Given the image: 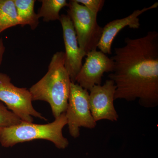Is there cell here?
Returning a JSON list of instances; mask_svg holds the SVG:
<instances>
[{
  "mask_svg": "<svg viewBox=\"0 0 158 158\" xmlns=\"http://www.w3.org/2000/svg\"><path fill=\"white\" fill-rule=\"evenodd\" d=\"M22 121L18 116L8 110L3 103L0 102V130L17 125Z\"/></svg>",
  "mask_w": 158,
  "mask_h": 158,
  "instance_id": "14",
  "label": "cell"
},
{
  "mask_svg": "<svg viewBox=\"0 0 158 158\" xmlns=\"http://www.w3.org/2000/svg\"><path fill=\"white\" fill-rule=\"evenodd\" d=\"M114 62L102 52L97 50L86 55L85 62L76 79V83L89 91L95 85H101L105 73H112Z\"/></svg>",
  "mask_w": 158,
  "mask_h": 158,
  "instance_id": "7",
  "label": "cell"
},
{
  "mask_svg": "<svg viewBox=\"0 0 158 158\" xmlns=\"http://www.w3.org/2000/svg\"><path fill=\"white\" fill-rule=\"evenodd\" d=\"M77 2L85 6L94 14L97 15L101 11L104 6L105 1L103 0H75Z\"/></svg>",
  "mask_w": 158,
  "mask_h": 158,
  "instance_id": "15",
  "label": "cell"
},
{
  "mask_svg": "<svg viewBox=\"0 0 158 158\" xmlns=\"http://www.w3.org/2000/svg\"><path fill=\"white\" fill-rule=\"evenodd\" d=\"M20 25H28L32 30H35L39 24L37 14L34 11L35 0H13Z\"/></svg>",
  "mask_w": 158,
  "mask_h": 158,
  "instance_id": "11",
  "label": "cell"
},
{
  "mask_svg": "<svg viewBox=\"0 0 158 158\" xmlns=\"http://www.w3.org/2000/svg\"><path fill=\"white\" fill-rule=\"evenodd\" d=\"M20 25L13 0H0V35L5 30Z\"/></svg>",
  "mask_w": 158,
  "mask_h": 158,
  "instance_id": "12",
  "label": "cell"
},
{
  "mask_svg": "<svg viewBox=\"0 0 158 158\" xmlns=\"http://www.w3.org/2000/svg\"><path fill=\"white\" fill-rule=\"evenodd\" d=\"M71 83L65 66V53L60 51L54 54L45 75L29 90L33 101L48 103L56 118L66 112Z\"/></svg>",
  "mask_w": 158,
  "mask_h": 158,
  "instance_id": "2",
  "label": "cell"
},
{
  "mask_svg": "<svg viewBox=\"0 0 158 158\" xmlns=\"http://www.w3.org/2000/svg\"><path fill=\"white\" fill-rule=\"evenodd\" d=\"M68 8V15L73 23L79 47L86 56L97 50L103 27L98 23L97 15L75 0L69 1Z\"/></svg>",
  "mask_w": 158,
  "mask_h": 158,
  "instance_id": "4",
  "label": "cell"
},
{
  "mask_svg": "<svg viewBox=\"0 0 158 158\" xmlns=\"http://www.w3.org/2000/svg\"><path fill=\"white\" fill-rule=\"evenodd\" d=\"M65 116L69 134L74 138L80 136L81 127L92 129L96 126L90 112L89 92L77 83L71 84Z\"/></svg>",
  "mask_w": 158,
  "mask_h": 158,
  "instance_id": "6",
  "label": "cell"
},
{
  "mask_svg": "<svg viewBox=\"0 0 158 158\" xmlns=\"http://www.w3.org/2000/svg\"><path fill=\"white\" fill-rule=\"evenodd\" d=\"M41 7L37 13L38 18H42L44 21L48 22L59 20V12L62 8L68 7L66 0H41Z\"/></svg>",
  "mask_w": 158,
  "mask_h": 158,
  "instance_id": "13",
  "label": "cell"
},
{
  "mask_svg": "<svg viewBox=\"0 0 158 158\" xmlns=\"http://www.w3.org/2000/svg\"><path fill=\"white\" fill-rule=\"evenodd\" d=\"M6 50V47L4 44L2 38H0V65L2 62L3 56Z\"/></svg>",
  "mask_w": 158,
  "mask_h": 158,
  "instance_id": "16",
  "label": "cell"
},
{
  "mask_svg": "<svg viewBox=\"0 0 158 158\" xmlns=\"http://www.w3.org/2000/svg\"><path fill=\"white\" fill-rule=\"evenodd\" d=\"M67 124L65 112L48 124L22 121L17 125L0 130V144L3 147L8 148L26 141L43 139L52 142L59 149H65L69 142L63 136L62 129Z\"/></svg>",
  "mask_w": 158,
  "mask_h": 158,
  "instance_id": "3",
  "label": "cell"
},
{
  "mask_svg": "<svg viewBox=\"0 0 158 158\" xmlns=\"http://www.w3.org/2000/svg\"><path fill=\"white\" fill-rule=\"evenodd\" d=\"M158 7V2H156L149 7L135 10L127 17L114 20L108 23L103 27L101 37L97 48L106 55L112 54V43L118 33L126 27L131 29H139L141 24L138 17L144 12L156 9Z\"/></svg>",
  "mask_w": 158,
  "mask_h": 158,
  "instance_id": "10",
  "label": "cell"
},
{
  "mask_svg": "<svg viewBox=\"0 0 158 158\" xmlns=\"http://www.w3.org/2000/svg\"><path fill=\"white\" fill-rule=\"evenodd\" d=\"M112 57L114 70L109 77L116 86L114 100H138L141 106H158V33L139 38L127 37Z\"/></svg>",
  "mask_w": 158,
  "mask_h": 158,
  "instance_id": "1",
  "label": "cell"
},
{
  "mask_svg": "<svg viewBox=\"0 0 158 158\" xmlns=\"http://www.w3.org/2000/svg\"><path fill=\"white\" fill-rule=\"evenodd\" d=\"M116 89L115 83L109 79L104 85H95L89 90L90 112L95 122L103 119L112 122L118 120L114 105Z\"/></svg>",
  "mask_w": 158,
  "mask_h": 158,
  "instance_id": "8",
  "label": "cell"
},
{
  "mask_svg": "<svg viewBox=\"0 0 158 158\" xmlns=\"http://www.w3.org/2000/svg\"><path fill=\"white\" fill-rule=\"evenodd\" d=\"M0 101L23 122H33L32 116L47 120L34 109L30 90L15 86L9 76L2 73H0Z\"/></svg>",
  "mask_w": 158,
  "mask_h": 158,
  "instance_id": "5",
  "label": "cell"
},
{
  "mask_svg": "<svg viewBox=\"0 0 158 158\" xmlns=\"http://www.w3.org/2000/svg\"><path fill=\"white\" fill-rule=\"evenodd\" d=\"M59 21L63 31L65 45V66L72 83H76V79L81 68L83 58L86 56L79 47L73 23L69 15L62 14Z\"/></svg>",
  "mask_w": 158,
  "mask_h": 158,
  "instance_id": "9",
  "label": "cell"
}]
</instances>
